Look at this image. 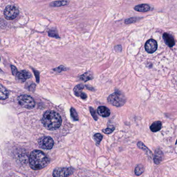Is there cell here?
Returning <instances> with one entry per match:
<instances>
[{
    "mask_svg": "<svg viewBox=\"0 0 177 177\" xmlns=\"http://www.w3.org/2000/svg\"><path fill=\"white\" fill-rule=\"evenodd\" d=\"M0 60H1V58H0Z\"/></svg>",
    "mask_w": 177,
    "mask_h": 177,
    "instance_id": "83f0119b",
    "label": "cell"
},
{
    "mask_svg": "<svg viewBox=\"0 0 177 177\" xmlns=\"http://www.w3.org/2000/svg\"><path fill=\"white\" fill-rule=\"evenodd\" d=\"M17 101L20 106L29 109L34 108L36 105V102L32 97L27 95L19 96L17 98Z\"/></svg>",
    "mask_w": 177,
    "mask_h": 177,
    "instance_id": "277c9868",
    "label": "cell"
},
{
    "mask_svg": "<svg viewBox=\"0 0 177 177\" xmlns=\"http://www.w3.org/2000/svg\"><path fill=\"white\" fill-rule=\"evenodd\" d=\"M114 129H115V128L113 126L109 127H108L105 130H103V133L106 134H111V133H112L113 131H114Z\"/></svg>",
    "mask_w": 177,
    "mask_h": 177,
    "instance_id": "603a6c76",
    "label": "cell"
},
{
    "mask_svg": "<svg viewBox=\"0 0 177 177\" xmlns=\"http://www.w3.org/2000/svg\"><path fill=\"white\" fill-rule=\"evenodd\" d=\"M49 162L48 157L40 150L32 151L30 155V165L33 170H41L47 166Z\"/></svg>",
    "mask_w": 177,
    "mask_h": 177,
    "instance_id": "7a4b0ae2",
    "label": "cell"
},
{
    "mask_svg": "<svg viewBox=\"0 0 177 177\" xmlns=\"http://www.w3.org/2000/svg\"><path fill=\"white\" fill-rule=\"evenodd\" d=\"M19 10L16 6L14 5H8L4 11V15L7 20H13L18 15Z\"/></svg>",
    "mask_w": 177,
    "mask_h": 177,
    "instance_id": "5b68a950",
    "label": "cell"
},
{
    "mask_svg": "<svg viewBox=\"0 0 177 177\" xmlns=\"http://www.w3.org/2000/svg\"><path fill=\"white\" fill-rule=\"evenodd\" d=\"M150 6L149 5L146 4H142L138 5L134 7V9L137 12H146L150 10Z\"/></svg>",
    "mask_w": 177,
    "mask_h": 177,
    "instance_id": "5bb4252c",
    "label": "cell"
},
{
    "mask_svg": "<svg viewBox=\"0 0 177 177\" xmlns=\"http://www.w3.org/2000/svg\"><path fill=\"white\" fill-rule=\"evenodd\" d=\"M48 35L52 37H57V38L59 37L57 33L55 30H50L48 32Z\"/></svg>",
    "mask_w": 177,
    "mask_h": 177,
    "instance_id": "cb8c5ba5",
    "label": "cell"
},
{
    "mask_svg": "<svg viewBox=\"0 0 177 177\" xmlns=\"http://www.w3.org/2000/svg\"><path fill=\"white\" fill-rule=\"evenodd\" d=\"M73 173V170L71 168H56L53 171L54 177H67Z\"/></svg>",
    "mask_w": 177,
    "mask_h": 177,
    "instance_id": "8992f818",
    "label": "cell"
},
{
    "mask_svg": "<svg viewBox=\"0 0 177 177\" xmlns=\"http://www.w3.org/2000/svg\"><path fill=\"white\" fill-rule=\"evenodd\" d=\"M89 110H90L91 114V116H92L93 118H94L96 120H98V116H97V114H96L95 110L92 107H90V108H89Z\"/></svg>",
    "mask_w": 177,
    "mask_h": 177,
    "instance_id": "7402d4cb",
    "label": "cell"
},
{
    "mask_svg": "<svg viewBox=\"0 0 177 177\" xmlns=\"http://www.w3.org/2000/svg\"><path fill=\"white\" fill-rule=\"evenodd\" d=\"M16 76H17V79L22 82H25L30 77V74L29 73L25 70L18 72Z\"/></svg>",
    "mask_w": 177,
    "mask_h": 177,
    "instance_id": "7c38bea8",
    "label": "cell"
},
{
    "mask_svg": "<svg viewBox=\"0 0 177 177\" xmlns=\"http://www.w3.org/2000/svg\"><path fill=\"white\" fill-rule=\"evenodd\" d=\"M0 41H1V40H0Z\"/></svg>",
    "mask_w": 177,
    "mask_h": 177,
    "instance_id": "f1b7e54d",
    "label": "cell"
},
{
    "mask_svg": "<svg viewBox=\"0 0 177 177\" xmlns=\"http://www.w3.org/2000/svg\"><path fill=\"white\" fill-rule=\"evenodd\" d=\"M11 68H12V74L14 75V76H16V75L17 74V72H18L17 69H16L15 66H12Z\"/></svg>",
    "mask_w": 177,
    "mask_h": 177,
    "instance_id": "4316f807",
    "label": "cell"
},
{
    "mask_svg": "<svg viewBox=\"0 0 177 177\" xmlns=\"http://www.w3.org/2000/svg\"><path fill=\"white\" fill-rule=\"evenodd\" d=\"M85 87L83 84H79L76 86L73 89L74 94L77 97H80L83 99H86L87 98L86 94L83 92V90Z\"/></svg>",
    "mask_w": 177,
    "mask_h": 177,
    "instance_id": "9c48e42d",
    "label": "cell"
},
{
    "mask_svg": "<svg viewBox=\"0 0 177 177\" xmlns=\"http://www.w3.org/2000/svg\"><path fill=\"white\" fill-rule=\"evenodd\" d=\"M9 96V92L7 89L5 88L3 85L0 84V99L5 100L8 98Z\"/></svg>",
    "mask_w": 177,
    "mask_h": 177,
    "instance_id": "9a60e30c",
    "label": "cell"
},
{
    "mask_svg": "<svg viewBox=\"0 0 177 177\" xmlns=\"http://www.w3.org/2000/svg\"><path fill=\"white\" fill-rule=\"evenodd\" d=\"M69 3V1H55L51 3V6H55V7H59V6H64L68 5V3Z\"/></svg>",
    "mask_w": 177,
    "mask_h": 177,
    "instance_id": "d6986e66",
    "label": "cell"
},
{
    "mask_svg": "<svg viewBox=\"0 0 177 177\" xmlns=\"http://www.w3.org/2000/svg\"><path fill=\"white\" fill-rule=\"evenodd\" d=\"M144 171V168L143 166L141 165H137L135 167V173L137 176H139L141 175L142 174Z\"/></svg>",
    "mask_w": 177,
    "mask_h": 177,
    "instance_id": "ac0fdd59",
    "label": "cell"
},
{
    "mask_svg": "<svg viewBox=\"0 0 177 177\" xmlns=\"http://www.w3.org/2000/svg\"><path fill=\"white\" fill-rule=\"evenodd\" d=\"M138 146L139 148L143 150L150 152V151L147 149L146 146H145V145H143V143H142L141 142H139L138 143Z\"/></svg>",
    "mask_w": 177,
    "mask_h": 177,
    "instance_id": "d4e9b609",
    "label": "cell"
},
{
    "mask_svg": "<svg viewBox=\"0 0 177 177\" xmlns=\"http://www.w3.org/2000/svg\"><path fill=\"white\" fill-rule=\"evenodd\" d=\"M42 122L47 130H54L59 128L61 125V117L55 111H46L42 117Z\"/></svg>",
    "mask_w": 177,
    "mask_h": 177,
    "instance_id": "6da1fadb",
    "label": "cell"
},
{
    "mask_svg": "<svg viewBox=\"0 0 177 177\" xmlns=\"http://www.w3.org/2000/svg\"><path fill=\"white\" fill-rule=\"evenodd\" d=\"M162 128V123L160 121H156L153 123L150 126V130L152 132H157Z\"/></svg>",
    "mask_w": 177,
    "mask_h": 177,
    "instance_id": "2e32d148",
    "label": "cell"
},
{
    "mask_svg": "<svg viewBox=\"0 0 177 177\" xmlns=\"http://www.w3.org/2000/svg\"><path fill=\"white\" fill-rule=\"evenodd\" d=\"M102 135L100 134H96L94 135V138L95 139L96 141L97 142V144H99L100 141L102 139Z\"/></svg>",
    "mask_w": 177,
    "mask_h": 177,
    "instance_id": "44dd1931",
    "label": "cell"
},
{
    "mask_svg": "<svg viewBox=\"0 0 177 177\" xmlns=\"http://www.w3.org/2000/svg\"><path fill=\"white\" fill-rule=\"evenodd\" d=\"M157 48V43L154 39H150L145 44V49L149 54L155 52Z\"/></svg>",
    "mask_w": 177,
    "mask_h": 177,
    "instance_id": "ba28073f",
    "label": "cell"
},
{
    "mask_svg": "<svg viewBox=\"0 0 177 177\" xmlns=\"http://www.w3.org/2000/svg\"><path fill=\"white\" fill-rule=\"evenodd\" d=\"M71 115L73 119H74V120H79V116L77 115V112H76V110L74 109L73 108H72L71 109Z\"/></svg>",
    "mask_w": 177,
    "mask_h": 177,
    "instance_id": "ffe728a7",
    "label": "cell"
},
{
    "mask_svg": "<svg viewBox=\"0 0 177 177\" xmlns=\"http://www.w3.org/2000/svg\"><path fill=\"white\" fill-rule=\"evenodd\" d=\"M80 78L81 80H83L84 82H86L87 81L92 80L93 79L92 73L91 72V71H88L87 72L85 73L82 75Z\"/></svg>",
    "mask_w": 177,
    "mask_h": 177,
    "instance_id": "e0dca14e",
    "label": "cell"
},
{
    "mask_svg": "<svg viewBox=\"0 0 177 177\" xmlns=\"http://www.w3.org/2000/svg\"><path fill=\"white\" fill-rule=\"evenodd\" d=\"M163 158V154L160 149L156 150L154 157V162L156 165H159L162 162Z\"/></svg>",
    "mask_w": 177,
    "mask_h": 177,
    "instance_id": "4fadbf2b",
    "label": "cell"
},
{
    "mask_svg": "<svg viewBox=\"0 0 177 177\" xmlns=\"http://www.w3.org/2000/svg\"><path fill=\"white\" fill-rule=\"evenodd\" d=\"M108 101L114 106L120 107L125 104L126 98L122 93L115 92L108 97Z\"/></svg>",
    "mask_w": 177,
    "mask_h": 177,
    "instance_id": "3957f363",
    "label": "cell"
},
{
    "mask_svg": "<svg viewBox=\"0 0 177 177\" xmlns=\"http://www.w3.org/2000/svg\"><path fill=\"white\" fill-rule=\"evenodd\" d=\"M97 113L99 116L104 117L109 116L111 113L109 109L105 106H99L97 109Z\"/></svg>",
    "mask_w": 177,
    "mask_h": 177,
    "instance_id": "8fae6325",
    "label": "cell"
},
{
    "mask_svg": "<svg viewBox=\"0 0 177 177\" xmlns=\"http://www.w3.org/2000/svg\"><path fill=\"white\" fill-rule=\"evenodd\" d=\"M163 39L165 41V43L169 46L170 47H172L174 46L175 44V41L173 36L167 33H164L163 34Z\"/></svg>",
    "mask_w": 177,
    "mask_h": 177,
    "instance_id": "30bf717a",
    "label": "cell"
},
{
    "mask_svg": "<svg viewBox=\"0 0 177 177\" xmlns=\"http://www.w3.org/2000/svg\"><path fill=\"white\" fill-rule=\"evenodd\" d=\"M136 19H137L135 18H134V17L127 19L125 20V23L126 24H130V23H133V22H136Z\"/></svg>",
    "mask_w": 177,
    "mask_h": 177,
    "instance_id": "484cf974",
    "label": "cell"
},
{
    "mask_svg": "<svg viewBox=\"0 0 177 177\" xmlns=\"http://www.w3.org/2000/svg\"><path fill=\"white\" fill-rule=\"evenodd\" d=\"M39 145L44 149L50 150L53 147L54 141L50 137H41L39 140Z\"/></svg>",
    "mask_w": 177,
    "mask_h": 177,
    "instance_id": "52a82bcc",
    "label": "cell"
}]
</instances>
